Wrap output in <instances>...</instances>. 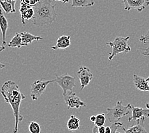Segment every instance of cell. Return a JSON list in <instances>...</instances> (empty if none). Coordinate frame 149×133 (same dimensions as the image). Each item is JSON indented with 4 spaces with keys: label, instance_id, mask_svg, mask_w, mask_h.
Masks as SVG:
<instances>
[{
    "label": "cell",
    "instance_id": "cell-5",
    "mask_svg": "<svg viewBox=\"0 0 149 133\" xmlns=\"http://www.w3.org/2000/svg\"><path fill=\"white\" fill-rule=\"evenodd\" d=\"M55 82L61 88L63 91V96L69 92L73 91L74 87H75L76 78L69 74H66L63 76H58L56 74Z\"/></svg>",
    "mask_w": 149,
    "mask_h": 133
},
{
    "label": "cell",
    "instance_id": "cell-1",
    "mask_svg": "<svg viewBox=\"0 0 149 133\" xmlns=\"http://www.w3.org/2000/svg\"><path fill=\"white\" fill-rule=\"evenodd\" d=\"M0 92L6 103L11 106L15 120L13 133H17L19 124L24 120L23 116L20 113V106L22 101L26 99V96L20 91L15 82L12 80L6 81L3 84Z\"/></svg>",
    "mask_w": 149,
    "mask_h": 133
},
{
    "label": "cell",
    "instance_id": "cell-9",
    "mask_svg": "<svg viewBox=\"0 0 149 133\" xmlns=\"http://www.w3.org/2000/svg\"><path fill=\"white\" fill-rule=\"evenodd\" d=\"M123 1L124 9L127 11L133 9L142 12L149 5V0H123Z\"/></svg>",
    "mask_w": 149,
    "mask_h": 133
},
{
    "label": "cell",
    "instance_id": "cell-25",
    "mask_svg": "<svg viewBox=\"0 0 149 133\" xmlns=\"http://www.w3.org/2000/svg\"><path fill=\"white\" fill-rule=\"evenodd\" d=\"M141 54H143V56H149V46L145 49L141 50Z\"/></svg>",
    "mask_w": 149,
    "mask_h": 133
},
{
    "label": "cell",
    "instance_id": "cell-32",
    "mask_svg": "<svg viewBox=\"0 0 149 133\" xmlns=\"http://www.w3.org/2000/svg\"><path fill=\"white\" fill-rule=\"evenodd\" d=\"M54 1H60V2H62L63 3H68L69 2V0H54Z\"/></svg>",
    "mask_w": 149,
    "mask_h": 133
},
{
    "label": "cell",
    "instance_id": "cell-28",
    "mask_svg": "<svg viewBox=\"0 0 149 133\" xmlns=\"http://www.w3.org/2000/svg\"><path fill=\"white\" fill-rule=\"evenodd\" d=\"M29 1H30V5L35 6L40 1V0H29Z\"/></svg>",
    "mask_w": 149,
    "mask_h": 133
},
{
    "label": "cell",
    "instance_id": "cell-31",
    "mask_svg": "<svg viewBox=\"0 0 149 133\" xmlns=\"http://www.w3.org/2000/svg\"><path fill=\"white\" fill-rule=\"evenodd\" d=\"M90 120L92 122H95L96 120V116H91V117H90Z\"/></svg>",
    "mask_w": 149,
    "mask_h": 133
},
{
    "label": "cell",
    "instance_id": "cell-8",
    "mask_svg": "<svg viewBox=\"0 0 149 133\" xmlns=\"http://www.w3.org/2000/svg\"><path fill=\"white\" fill-rule=\"evenodd\" d=\"M77 77L80 83V90L82 91L93 79V74L88 67L80 66L77 72Z\"/></svg>",
    "mask_w": 149,
    "mask_h": 133
},
{
    "label": "cell",
    "instance_id": "cell-27",
    "mask_svg": "<svg viewBox=\"0 0 149 133\" xmlns=\"http://www.w3.org/2000/svg\"><path fill=\"white\" fill-rule=\"evenodd\" d=\"M105 127L104 126L98 127V133H105Z\"/></svg>",
    "mask_w": 149,
    "mask_h": 133
},
{
    "label": "cell",
    "instance_id": "cell-6",
    "mask_svg": "<svg viewBox=\"0 0 149 133\" xmlns=\"http://www.w3.org/2000/svg\"><path fill=\"white\" fill-rule=\"evenodd\" d=\"M55 82V80H45L42 78L36 80L31 84V97L33 101H37L45 92L47 87L50 83Z\"/></svg>",
    "mask_w": 149,
    "mask_h": 133
},
{
    "label": "cell",
    "instance_id": "cell-36",
    "mask_svg": "<svg viewBox=\"0 0 149 133\" xmlns=\"http://www.w3.org/2000/svg\"><path fill=\"white\" fill-rule=\"evenodd\" d=\"M146 108L149 110V102H148V103L146 104Z\"/></svg>",
    "mask_w": 149,
    "mask_h": 133
},
{
    "label": "cell",
    "instance_id": "cell-17",
    "mask_svg": "<svg viewBox=\"0 0 149 133\" xmlns=\"http://www.w3.org/2000/svg\"><path fill=\"white\" fill-rule=\"evenodd\" d=\"M94 0H72V7H89L94 5Z\"/></svg>",
    "mask_w": 149,
    "mask_h": 133
},
{
    "label": "cell",
    "instance_id": "cell-11",
    "mask_svg": "<svg viewBox=\"0 0 149 133\" xmlns=\"http://www.w3.org/2000/svg\"><path fill=\"white\" fill-rule=\"evenodd\" d=\"M8 28V20L5 16L2 9L0 8V30L2 33V44L5 47L6 45V32Z\"/></svg>",
    "mask_w": 149,
    "mask_h": 133
},
{
    "label": "cell",
    "instance_id": "cell-15",
    "mask_svg": "<svg viewBox=\"0 0 149 133\" xmlns=\"http://www.w3.org/2000/svg\"><path fill=\"white\" fill-rule=\"evenodd\" d=\"M143 123L141 122L140 121H138L136 125L132 126V127L127 129H126L124 127L122 128H123V130L124 131V133H148L146 129L143 127ZM117 133L120 132H117Z\"/></svg>",
    "mask_w": 149,
    "mask_h": 133
},
{
    "label": "cell",
    "instance_id": "cell-10",
    "mask_svg": "<svg viewBox=\"0 0 149 133\" xmlns=\"http://www.w3.org/2000/svg\"><path fill=\"white\" fill-rule=\"evenodd\" d=\"M132 115L130 118H128L129 122L132 120L140 121L143 123L145 122V118H149V110L148 109H143L139 107H134L132 106L131 109Z\"/></svg>",
    "mask_w": 149,
    "mask_h": 133
},
{
    "label": "cell",
    "instance_id": "cell-34",
    "mask_svg": "<svg viewBox=\"0 0 149 133\" xmlns=\"http://www.w3.org/2000/svg\"><path fill=\"white\" fill-rule=\"evenodd\" d=\"M4 50H5V47L0 45V52H2V51H3Z\"/></svg>",
    "mask_w": 149,
    "mask_h": 133
},
{
    "label": "cell",
    "instance_id": "cell-7",
    "mask_svg": "<svg viewBox=\"0 0 149 133\" xmlns=\"http://www.w3.org/2000/svg\"><path fill=\"white\" fill-rule=\"evenodd\" d=\"M64 100L65 104L68 106V110L70 109H80L81 108L86 107V102L81 101L80 98L73 91L69 92L64 96Z\"/></svg>",
    "mask_w": 149,
    "mask_h": 133
},
{
    "label": "cell",
    "instance_id": "cell-13",
    "mask_svg": "<svg viewBox=\"0 0 149 133\" xmlns=\"http://www.w3.org/2000/svg\"><path fill=\"white\" fill-rule=\"evenodd\" d=\"M133 83L138 90L142 91H148L149 87L148 86L146 79L136 74L133 75Z\"/></svg>",
    "mask_w": 149,
    "mask_h": 133
},
{
    "label": "cell",
    "instance_id": "cell-14",
    "mask_svg": "<svg viewBox=\"0 0 149 133\" xmlns=\"http://www.w3.org/2000/svg\"><path fill=\"white\" fill-rule=\"evenodd\" d=\"M22 37V46H28L29 44H31L33 41H42L43 40V38L40 36H35L33 34L28 32H22L21 33Z\"/></svg>",
    "mask_w": 149,
    "mask_h": 133
},
{
    "label": "cell",
    "instance_id": "cell-24",
    "mask_svg": "<svg viewBox=\"0 0 149 133\" xmlns=\"http://www.w3.org/2000/svg\"><path fill=\"white\" fill-rule=\"evenodd\" d=\"M140 41L143 44H146L149 41V29L147 33L144 35H141L140 38Z\"/></svg>",
    "mask_w": 149,
    "mask_h": 133
},
{
    "label": "cell",
    "instance_id": "cell-35",
    "mask_svg": "<svg viewBox=\"0 0 149 133\" xmlns=\"http://www.w3.org/2000/svg\"><path fill=\"white\" fill-rule=\"evenodd\" d=\"M147 80V84H148V86L149 87V77L147 78V79H146Z\"/></svg>",
    "mask_w": 149,
    "mask_h": 133
},
{
    "label": "cell",
    "instance_id": "cell-4",
    "mask_svg": "<svg viewBox=\"0 0 149 133\" xmlns=\"http://www.w3.org/2000/svg\"><path fill=\"white\" fill-rule=\"evenodd\" d=\"M130 39V37H117L113 42H107V45L112 49L111 52L109 54L108 60L111 61L113 59V58L118 54L127 53L130 52L131 48L128 44V41Z\"/></svg>",
    "mask_w": 149,
    "mask_h": 133
},
{
    "label": "cell",
    "instance_id": "cell-29",
    "mask_svg": "<svg viewBox=\"0 0 149 133\" xmlns=\"http://www.w3.org/2000/svg\"><path fill=\"white\" fill-rule=\"evenodd\" d=\"M93 133H98V126H94V127L93 128Z\"/></svg>",
    "mask_w": 149,
    "mask_h": 133
},
{
    "label": "cell",
    "instance_id": "cell-19",
    "mask_svg": "<svg viewBox=\"0 0 149 133\" xmlns=\"http://www.w3.org/2000/svg\"><path fill=\"white\" fill-rule=\"evenodd\" d=\"M20 13H21V15L22 23L23 24V25H26L25 20H29L30 19H33L34 16V9L33 8H31L28 10H27L26 11H24Z\"/></svg>",
    "mask_w": 149,
    "mask_h": 133
},
{
    "label": "cell",
    "instance_id": "cell-26",
    "mask_svg": "<svg viewBox=\"0 0 149 133\" xmlns=\"http://www.w3.org/2000/svg\"><path fill=\"white\" fill-rule=\"evenodd\" d=\"M4 1H6V2H8L10 3V4L12 5V7H13V13H15L16 12V10H15V3H13L12 0H4Z\"/></svg>",
    "mask_w": 149,
    "mask_h": 133
},
{
    "label": "cell",
    "instance_id": "cell-3",
    "mask_svg": "<svg viewBox=\"0 0 149 133\" xmlns=\"http://www.w3.org/2000/svg\"><path fill=\"white\" fill-rule=\"evenodd\" d=\"M132 106L128 104L124 106L121 101H117L116 105L113 108L107 109V117L108 121L111 124L118 122L122 118L126 117L131 111Z\"/></svg>",
    "mask_w": 149,
    "mask_h": 133
},
{
    "label": "cell",
    "instance_id": "cell-21",
    "mask_svg": "<svg viewBox=\"0 0 149 133\" xmlns=\"http://www.w3.org/2000/svg\"><path fill=\"white\" fill-rule=\"evenodd\" d=\"M29 131L30 133H41V127L36 122H31L29 124Z\"/></svg>",
    "mask_w": 149,
    "mask_h": 133
},
{
    "label": "cell",
    "instance_id": "cell-22",
    "mask_svg": "<svg viewBox=\"0 0 149 133\" xmlns=\"http://www.w3.org/2000/svg\"><path fill=\"white\" fill-rule=\"evenodd\" d=\"M106 121V117L104 113L99 114L96 116V120L94 122L95 125L101 127V126H104V123Z\"/></svg>",
    "mask_w": 149,
    "mask_h": 133
},
{
    "label": "cell",
    "instance_id": "cell-23",
    "mask_svg": "<svg viewBox=\"0 0 149 133\" xmlns=\"http://www.w3.org/2000/svg\"><path fill=\"white\" fill-rule=\"evenodd\" d=\"M110 127L111 129V133H117L118 129L123 127V124L120 122H118L116 123H114V124H111Z\"/></svg>",
    "mask_w": 149,
    "mask_h": 133
},
{
    "label": "cell",
    "instance_id": "cell-30",
    "mask_svg": "<svg viewBox=\"0 0 149 133\" xmlns=\"http://www.w3.org/2000/svg\"><path fill=\"white\" fill-rule=\"evenodd\" d=\"M111 129L110 126H108L105 127V133H111Z\"/></svg>",
    "mask_w": 149,
    "mask_h": 133
},
{
    "label": "cell",
    "instance_id": "cell-18",
    "mask_svg": "<svg viewBox=\"0 0 149 133\" xmlns=\"http://www.w3.org/2000/svg\"><path fill=\"white\" fill-rule=\"evenodd\" d=\"M22 40L21 33H16L15 35L13 37L10 41V42L8 44V47H13V48L20 49L21 47H22Z\"/></svg>",
    "mask_w": 149,
    "mask_h": 133
},
{
    "label": "cell",
    "instance_id": "cell-12",
    "mask_svg": "<svg viewBox=\"0 0 149 133\" xmlns=\"http://www.w3.org/2000/svg\"><path fill=\"white\" fill-rule=\"evenodd\" d=\"M71 45V37L70 35H62L59 37L56 41V46L52 47L53 50L64 49Z\"/></svg>",
    "mask_w": 149,
    "mask_h": 133
},
{
    "label": "cell",
    "instance_id": "cell-2",
    "mask_svg": "<svg viewBox=\"0 0 149 133\" xmlns=\"http://www.w3.org/2000/svg\"><path fill=\"white\" fill-rule=\"evenodd\" d=\"M55 7L52 0H40L33 7V25L37 26L52 25L57 18Z\"/></svg>",
    "mask_w": 149,
    "mask_h": 133
},
{
    "label": "cell",
    "instance_id": "cell-33",
    "mask_svg": "<svg viewBox=\"0 0 149 133\" xmlns=\"http://www.w3.org/2000/svg\"><path fill=\"white\" fill-rule=\"evenodd\" d=\"M4 68H5V65L0 62V71L4 69Z\"/></svg>",
    "mask_w": 149,
    "mask_h": 133
},
{
    "label": "cell",
    "instance_id": "cell-16",
    "mask_svg": "<svg viewBox=\"0 0 149 133\" xmlns=\"http://www.w3.org/2000/svg\"><path fill=\"white\" fill-rule=\"evenodd\" d=\"M80 119L74 115H71L67 122V128L70 131H75L80 129Z\"/></svg>",
    "mask_w": 149,
    "mask_h": 133
},
{
    "label": "cell",
    "instance_id": "cell-20",
    "mask_svg": "<svg viewBox=\"0 0 149 133\" xmlns=\"http://www.w3.org/2000/svg\"><path fill=\"white\" fill-rule=\"evenodd\" d=\"M0 5L2 9L6 13H13V10L12 5L8 2H6L4 0H0Z\"/></svg>",
    "mask_w": 149,
    "mask_h": 133
}]
</instances>
